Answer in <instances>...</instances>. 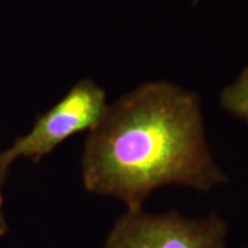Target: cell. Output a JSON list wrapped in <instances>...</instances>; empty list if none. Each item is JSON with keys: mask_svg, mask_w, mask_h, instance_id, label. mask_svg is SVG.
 <instances>
[{"mask_svg": "<svg viewBox=\"0 0 248 248\" xmlns=\"http://www.w3.org/2000/svg\"><path fill=\"white\" fill-rule=\"evenodd\" d=\"M88 192L142 209L157 188L208 192L228 181L208 147L197 93L164 80L139 85L108 105L82 157Z\"/></svg>", "mask_w": 248, "mask_h": 248, "instance_id": "obj_1", "label": "cell"}, {"mask_svg": "<svg viewBox=\"0 0 248 248\" xmlns=\"http://www.w3.org/2000/svg\"><path fill=\"white\" fill-rule=\"evenodd\" d=\"M105 90L91 79H80L53 107L36 120L27 135L17 138L7 150L0 152V207L1 188L7 172L18 157L39 162L71 136L90 131L107 109Z\"/></svg>", "mask_w": 248, "mask_h": 248, "instance_id": "obj_2", "label": "cell"}, {"mask_svg": "<svg viewBox=\"0 0 248 248\" xmlns=\"http://www.w3.org/2000/svg\"><path fill=\"white\" fill-rule=\"evenodd\" d=\"M228 226L212 214L200 219L177 212L152 215L129 210L116 219L105 248H224Z\"/></svg>", "mask_w": 248, "mask_h": 248, "instance_id": "obj_3", "label": "cell"}, {"mask_svg": "<svg viewBox=\"0 0 248 248\" xmlns=\"http://www.w3.org/2000/svg\"><path fill=\"white\" fill-rule=\"evenodd\" d=\"M221 106L248 124V66L219 94Z\"/></svg>", "mask_w": 248, "mask_h": 248, "instance_id": "obj_4", "label": "cell"}, {"mask_svg": "<svg viewBox=\"0 0 248 248\" xmlns=\"http://www.w3.org/2000/svg\"><path fill=\"white\" fill-rule=\"evenodd\" d=\"M7 231V225L4 221V217H2L1 213H0V238L5 234V232Z\"/></svg>", "mask_w": 248, "mask_h": 248, "instance_id": "obj_5", "label": "cell"}]
</instances>
